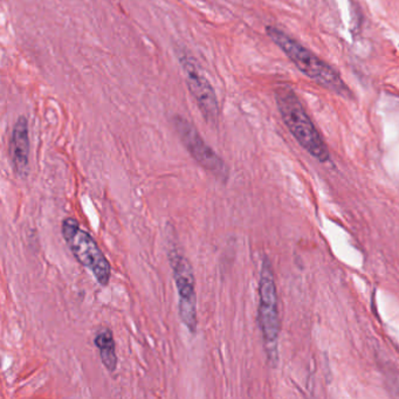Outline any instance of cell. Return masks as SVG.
I'll return each mask as SVG.
<instances>
[{"instance_id": "3957f363", "label": "cell", "mask_w": 399, "mask_h": 399, "mask_svg": "<svg viewBox=\"0 0 399 399\" xmlns=\"http://www.w3.org/2000/svg\"><path fill=\"white\" fill-rule=\"evenodd\" d=\"M61 233L77 261L93 273L97 283L107 286L110 281L112 266L88 231L83 230L77 219L66 218L61 226Z\"/></svg>"}, {"instance_id": "52a82bcc", "label": "cell", "mask_w": 399, "mask_h": 399, "mask_svg": "<svg viewBox=\"0 0 399 399\" xmlns=\"http://www.w3.org/2000/svg\"><path fill=\"white\" fill-rule=\"evenodd\" d=\"M181 64L186 73L190 93L197 103L203 117L211 125H216L219 118V103L212 86L188 57L181 61Z\"/></svg>"}, {"instance_id": "7a4b0ae2", "label": "cell", "mask_w": 399, "mask_h": 399, "mask_svg": "<svg viewBox=\"0 0 399 399\" xmlns=\"http://www.w3.org/2000/svg\"><path fill=\"white\" fill-rule=\"evenodd\" d=\"M275 99L283 121L303 149L320 162L328 161L329 150L296 94L292 89L283 87L276 90Z\"/></svg>"}, {"instance_id": "277c9868", "label": "cell", "mask_w": 399, "mask_h": 399, "mask_svg": "<svg viewBox=\"0 0 399 399\" xmlns=\"http://www.w3.org/2000/svg\"><path fill=\"white\" fill-rule=\"evenodd\" d=\"M259 324L266 347L267 355L272 362L278 357V339L280 331L278 295L275 287L274 273L270 260L262 262L259 281Z\"/></svg>"}, {"instance_id": "6da1fadb", "label": "cell", "mask_w": 399, "mask_h": 399, "mask_svg": "<svg viewBox=\"0 0 399 399\" xmlns=\"http://www.w3.org/2000/svg\"><path fill=\"white\" fill-rule=\"evenodd\" d=\"M266 32L270 39L283 49L287 57H289L295 66L303 74H306L307 77H311V80H314L319 85L329 89L331 92H334L339 96L351 97L350 89L348 88V86L339 77V73L331 65L321 60L314 53H311L303 44H298V41L292 39L283 31L268 26Z\"/></svg>"}, {"instance_id": "5b68a950", "label": "cell", "mask_w": 399, "mask_h": 399, "mask_svg": "<svg viewBox=\"0 0 399 399\" xmlns=\"http://www.w3.org/2000/svg\"><path fill=\"white\" fill-rule=\"evenodd\" d=\"M170 265L174 272L175 283L179 295V318L184 326L192 334L197 331V298H196V280L192 265L179 252L170 253Z\"/></svg>"}, {"instance_id": "ba28073f", "label": "cell", "mask_w": 399, "mask_h": 399, "mask_svg": "<svg viewBox=\"0 0 399 399\" xmlns=\"http://www.w3.org/2000/svg\"><path fill=\"white\" fill-rule=\"evenodd\" d=\"M10 158L18 177L26 179L29 174V131L26 117L21 116L13 127L10 141Z\"/></svg>"}, {"instance_id": "8992f818", "label": "cell", "mask_w": 399, "mask_h": 399, "mask_svg": "<svg viewBox=\"0 0 399 399\" xmlns=\"http://www.w3.org/2000/svg\"><path fill=\"white\" fill-rule=\"evenodd\" d=\"M174 125L181 143L194 157V161L214 175L217 179L226 183L229 179V169L225 162L222 161L217 153H214L210 145L206 144L194 125L181 116H175Z\"/></svg>"}, {"instance_id": "9c48e42d", "label": "cell", "mask_w": 399, "mask_h": 399, "mask_svg": "<svg viewBox=\"0 0 399 399\" xmlns=\"http://www.w3.org/2000/svg\"><path fill=\"white\" fill-rule=\"evenodd\" d=\"M94 343L100 351V357L105 369L110 372H114L117 368V355L113 331L109 328H102L97 331Z\"/></svg>"}]
</instances>
